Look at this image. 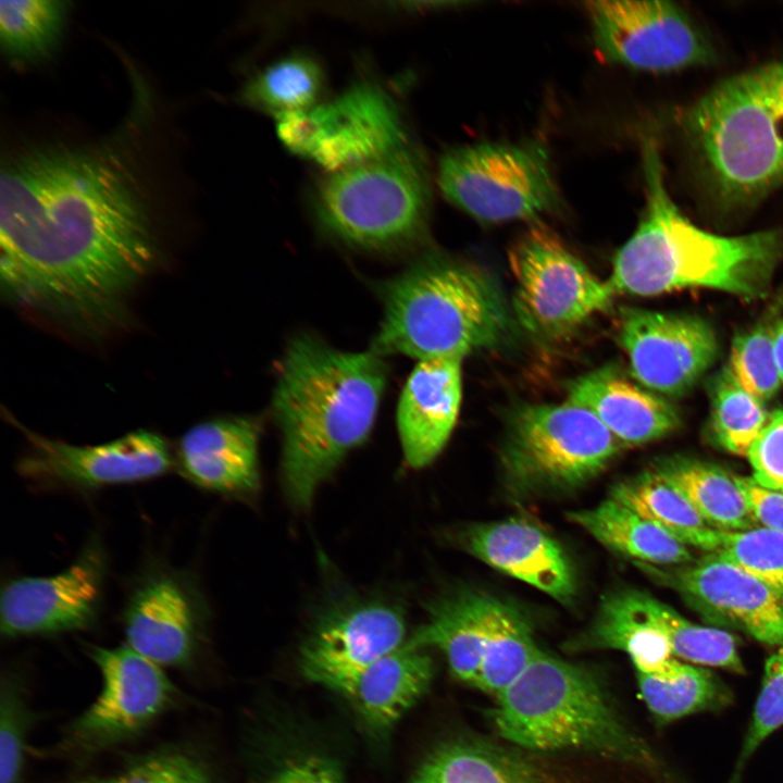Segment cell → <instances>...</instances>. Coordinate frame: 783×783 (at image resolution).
Here are the masks:
<instances>
[{"label":"cell","instance_id":"15","mask_svg":"<svg viewBox=\"0 0 783 783\" xmlns=\"http://www.w3.org/2000/svg\"><path fill=\"white\" fill-rule=\"evenodd\" d=\"M105 569L104 549L92 539L54 575L9 581L1 591V634L52 635L91 627L101 608Z\"/></svg>","mask_w":783,"mask_h":783},{"label":"cell","instance_id":"8","mask_svg":"<svg viewBox=\"0 0 783 783\" xmlns=\"http://www.w3.org/2000/svg\"><path fill=\"white\" fill-rule=\"evenodd\" d=\"M625 447L588 410L564 402L527 405L510 418L501 465L520 496L580 487Z\"/></svg>","mask_w":783,"mask_h":783},{"label":"cell","instance_id":"41","mask_svg":"<svg viewBox=\"0 0 783 783\" xmlns=\"http://www.w3.org/2000/svg\"><path fill=\"white\" fill-rule=\"evenodd\" d=\"M111 783H215L209 767L182 749H162L139 758Z\"/></svg>","mask_w":783,"mask_h":783},{"label":"cell","instance_id":"45","mask_svg":"<svg viewBox=\"0 0 783 783\" xmlns=\"http://www.w3.org/2000/svg\"><path fill=\"white\" fill-rule=\"evenodd\" d=\"M774 359L783 384V319L776 322L773 335Z\"/></svg>","mask_w":783,"mask_h":783},{"label":"cell","instance_id":"34","mask_svg":"<svg viewBox=\"0 0 783 783\" xmlns=\"http://www.w3.org/2000/svg\"><path fill=\"white\" fill-rule=\"evenodd\" d=\"M67 2L13 0L0 3V44L13 61L44 60L57 46L64 25Z\"/></svg>","mask_w":783,"mask_h":783},{"label":"cell","instance_id":"46","mask_svg":"<svg viewBox=\"0 0 783 783\" xmlns=\"http://www.w3.org/2000/svg\"><path fill=\"white\" fill-rule=\"evenodd\" d=\"M75 783H111V778L110 779L85 780V781H79V782H75Z\"/></svg>","mask_w":783,"mask_h":783},{"label":"cell","instance_id":"32","mask_svg":"<svg viewBox=\"0 0 783 783\" xmlns=\"http://www.w3.org/2000/svg\"><path fill=\"white\" fill-rule=\"evenodd\" d=\"M636 676L643 700L661 723L694 713L718 711L733 700L729 686L713 672L681 661L669 676L637 672Z\"/></svg>","mask_w":783,"mask_h":783},{"label":"cell","instance_id":"1","mask_svg":"<svg viewBox=\"0 0 783 783\" xmlns=\"http://www.w3.org/2000/svg\"><path fill=\"white\" fill-rule=\"evenodd\" d=\"M0 246L9 301L92 338L124 324L160 258L134 173L96 148H30L3 163Z\"/></svg>","mask_w":783,"mask_h":783},{"label":"cell","instance_id":"35","mask_svg":"<svg viewBox=\"0 0 783 783\" xmlns=\"http://www.w3.org/2000/svg\"><path fill=\"white\" fill-rule=\"evenodd\" d=\"M646 609L652 624L668 639L673 656L696 664L744 673L736 639L730 633L693 623L647 594Z\"/></svg>","mask_w":783,"mask_h":783},{"label":"cell","instance_id":"31","mask_svg":"<svg viewBox=\"0 0 783 783\" xmlns=\"http://www.w3.org/2000/svg\"><path fill=\"white\" fill-rule=\"evenodd\" d=\"M539 650L522 612L493 598L476 687L496 697L523 673Z\"/></svg>","mask_w":783,"mask_h":783},{"label":"cell","instance_id":"42","mask_svg":"<svg viewBox=\"0 0 783 783\" xmlns=\"http://www.w3.org/2000/svg\"><path fill=\"white\" fill-rule=\"evenodd\" d=\"M746 457L758 484L783 493V409L770 412Z\"/></svg>","mask_w":783,"mask_h":783},{"label":"cell","instance_id":"33","mask_svg":"<svg viewBox=\"0 0 783 783\" xmlns=\"http://www.w3.org/2000/svg\"><path fill=\"white\" fill-rule=\"evenodd\" d=\"M324 87L320 64L304 54L281 59L251 77L244 86V104L275 117L318 104Z\"/></svg>","mask_w":783,"mask_h":783},{"label":"cell","instance_id":"36","mask_svg":"<svg viewBox=\"0 0 783 783\" xmlns=\"http://www.w3.org/2000/svg\"><path fill=\"white\" fill-rule=\"evenodd\" d=\"M710 393L713 439L731 453L747 456L770 415L765 402L745 390L726 368L712 382Z\"/></svg>","mask_w":783,"mask_h":783},{"label":"cell","instance_id":"13","mask_svg":"<svg viewBox=\"0 0 783 783\" xmlns=\"http://www.w3.org/2000/svg\"><path fill=\"white\" fill-rule=\"evenodd\" d=\"M597 50L609 61L647 72L704 65L713 50L688 13L670 1L586 3Z\"/></svg>","mask_w":783,"mask_h":783},{"label":"cell","instance_id":"9","mask_svg":"<svg viewBox=\"0 0 783 783\" xmlns=\"http://www.w3.org/2000/svg\"><path fill=\"white\" fill-rule=\"evenodd\" d=\"M438 184L451 203L490 223L531 220L558 202L548 153L533 144L453 148L439 161Z\"/></svg>","mask_w":783,"mask_h":783},{"label":"cell","instance_id":"29","mask_svg":"<svg viewBox=\"0 0 783 783\" xmlns=\"http://www.w3.org/2000/svg\"><path fill=\"white\" fill-rule=\"evenodd\" d=\"M609 497L630 507L686 546L709 554L719 548L720 531L708 525L687 498L655 468L618 482Z\"/></svg>","mask_w":783,"mask_h":783},{"label":"cell","instance_id":"14","mask_svg":"<svg viewBox=\"0 0 783 783\" xmlns=\"http://www.w3.org/2000/svg\"><path fill=\"white\" fill-rule=\"evenodd\" d=\"M8 418L29 443L17 471L41 485L96 489L151 480L175 468L169 443L152 431L136 430L104 444L77 446L33 432L9 413Z\"/></svg>","mask_w":783,"mask_h":783},{"label":"cell","instance_id":"26","mask_svg":"<svg viewBox=\"0 0 783 783\" xmlns=\"http://www.w3.org/2000/svg\"><path fill=\"white\" fill-rule=\"evenodd\" d=\"M568 646L575 651L621 650L637 673L656 676L667 675L675 660L668 639L648 617L646 594L636 589L608 594L592 625Z\"/></svg>","mask_w":783,"mask_h":783},{"label":"cell","instance_id":"39","mask_svg":"<svg viewBox=\"0 0 783 783\" xmlns=\"http://www.w3.org/2000/svg\"><path fill=\"white\" fill-rule=\"evenodd\" d=\"M783 724V645L765 663L761 688L755 704L750 724L744 738L734 780L760 744Z\"/></svg>","mask_w":783,"mask_h":783},{"label":"cell","instance_id":"37","mask_svg":"<svg viewBox=\"0 0 783 783\" xmlns=\"http://www.w3.org/2000/svg\"><path fill=\"white\" fill-rule=\"evenodd\" d=\"M763 321L738 334L732 343L726 370L749 394L766 402L780 389L773 335L776 322Z\"/></svg>","mask_w":783,"mask_h":783},{"label":"cell","instance_id":"5","mask_svg":"<svg viewBox=\"0 0 783 783\" xmlns=\"http://www.w3.org/2000/svg\"><path fill=\"white\" fill-rule=\"evenodd\" d=\"M493 720L504 739L532 753L577 751L648 770L660 766L589 670L542 649L496 696Z\"/></svg>","mask_w":783,"mask_h":783},{"label":"cell","instance_id":"18","mask_svg":"<svg viewBox=\"0 0 783 783\" xmlns=\"http://www.w3.org/2000/svg\"><path fill=\"white\" fill-rule=\"evenodd\" d=\"M405 642L398 607L357 604L318 623L300 649L299 666L306 679L340 694L361 671Z\"/></svg>","mask_w":783,"mask_h":783},{"label":"cell","instance_id":"43","mask_svg":"<svg viewBox=\"0 0 783 783\" xmlns=\"http://www.w3.org/2000/svg\"><path fill=\"white\" fill-rule=\"evenodd\" d=\"M263 783H346L340 762L315 750L293 753L282 759Z\"/></svg>","mask_w":783,"mask_h":783},{"label":"cell","instance_id":"7","mask_svg":"<svg viewBox=\"0 0 783 783\" xmlns=\"http://www.w3.org/2000/svg\"><path fill=\"white\" fill-rule=\"evenodd\" d=\"M430 188L420 159L407 146L373 161L327 173L313 192L319 223L358 247L388 249L422 233Z\"/></svg>","mask_w":783,"mask_h":783},{"label":"cell","instance_id":"21","mask_svg":"<svg viewBox=\"0 0 783 783\" xmlns=\"http://www.w3.org/2000/svg\"><path fill=\"white\" fill-rule=\"evenodd\" d=\"M463 547L488 566L564 605L576 593L572 564L559 543L521 519L476 524L462 535Z\"/></svg>","mask_w":783,"mask_h":783},{"label":"cell","instance_id":"12","mask_svg":"<svg viewBox=\"0 0 783 783\" xmlns=\"http://www.w3.org/2000/svg\"><path fill=\"white\" fill-rule=\"evenodd\" d=\"M101 675L95 701L65 731L64 747L96 753L137 736L173 703L175 686L163 668L127 645H86Z\"/></svg>","mask_w":783,"mask_h":783},{"label":"cell","instance_id":"40","mask_svg":"<svg viewBox=\"0 0 783 783\" xmlns=\"http://www.w3.org/2000/svg\"><path fill=\"white\" fill-rule=\"evenodd\" d=\"M29 724L30 713L17 682L3 678L0 696V783H18Z\"/></svg>","mask_w":783,"mask_h":783},{"label":"cell","instance_id":"22","mask_svg":"<svg viewBox=\"0 0 783 783\" xmlns=\"http://www.w3.org/2000/svg\"><path fill=\"white\" fill-rule=\"evenodd\" d=\"M462 358L420 360L402 389L397 428L406 462L430 464L447 444L462 398Z\"/></svg>","mask_w":783,"mask_h":783},{"label":"cell","instance_id":"19","mask_svg":"<svg viewBox=\"0 0 783 783\" xmlns=\"http://www.w3.org/2000/svg\"><path fill=\"white\" fill-rule=\"evenodd\" d=\"M680 594L712 623L733 626L756 641L783 645V593L729 562L708 554L664 573Z\"/></svg>","mask_w":783,"mask_h":783},{"label":"cell","instance_id":"44","mask_svg":"<svg viewBox=\"0 0 783 783\" xmlns=\"http://www.w3.org/2000/svg\"><path fill=\"white\" fill-rule=\"evenodd\" d=\"M734 477L757 525L783 533V493L761 486L751 476Z\"/></svg>","mask_w":783,"mask_h":783},{"label":"cell","instance_id":"16","mask_svg":"<svg viewBox=\"0 0 783 783\" xmlns=\"http://www.w3.org/2000/svg\"><path fill=\"white\" fill-rule=\"evenodd\" d=\"M616 334L633 376L668 396L687 391L710 368L719 350L713 328L697 315L622 307Z\"/></svg>","mask_w":783,"mask_h":783},{"label":"cell","instance_id":"23","mask_svg":"<svg viewBox=\"0 0 783 783\" xmlns=\"http://www.w3.org/2000/svg\"><path fill=\"white\" fill-rule=\"evenodd\" d=\"M567 402L592 412L625 448L657 440L680 422L668 401L627 381L614 365L575 378Z\"/></svg>","mask_w":783,"mask_h":783},{"label":"cell","instance_id":"17","mask_svg":"<svg viewBox=\"0 0 783 783\" xmlns=\"http://www.w3.org/2000/svg\"><path fill=\"white\" fill-rule=\"evenodd\" d=\"M208 618L206 599L190 574L152 568L124 607L126 645L162 668H185L195 660Z\"/></svg>","mask_w":783,"mask_h":783},{"label":"cell","instance_id":"10","mask_svg":"<svg viewBox=\"0 0 783 783\" xmlns=\"http://www.w3.org/2000/svg\"><path fill=\"white\" fill-rule=\"evenodd\" d=\"M515 281L513 309L522 327L557 338L610 307L614 295L549 229L532 227L509 251Z\"/></svg>","mask_w":783,"mask_h":783},{"label":"cell","instance_id":"24","mask_svg":"<svg viewBox=\"0 0 783 783\" xmlns=\"http://www.w3.org/2000/svg\"><path fill=\"white\" fill-rule=\"evenodd\" d=\"M411 783H576L543 754L486 739L442 743L422 762Z\"/></svg>","mask_w":783,"mask_h":783},{"label":"cell","instance_id":"25","mask_svg":"<svg viewBox=\"0 0 783 783\" xmlns=\"http://www.w3.org/2000/svg\"><path fill=\"white\" fill-rule=\"evenodd\" d=\"M425 650L405 642L366 667L340 693L374 738L384 739L430 686L434 667Z\"/></svg>","mask_w":783,"mask_h":783},{"label":"cell","instance_id":"6","mask_svg":"<svg viewBox=\"0 0 783 783\" xmlns=\"http://www.w3.org/2000/svg\"><path fill=\"white\" fill-rule=\"evenodd\" d=\"M509 328L505 298L485 272L428 258L386 288L372 351L420 360L464 358L496 346Z\"/></svg>","mask_w":783,"mask_h":783},{"label":"cell","instance_id":"20","mask_svg":"<svg viewBox=\"0 0 783 783\" xmlns=\"http://www.w3.org/2000/svg\"><path fill=\"white\" fill-rule=\"evenodd\" d=\"M256 420L225 417L189 427L175 448V468L195 486L234 498L260 487Z\"/></svg>","mask_w":783,"mask_h":783},{"label":"cell","instance_id":"28","mask_svg":"<svg viewBox=\"0 0 783 783\" xmlns=\"http://www.w3.org/2000/svg\"><path fill=\"white\" fill-rule=\"evenodd\" d=\"M568 519L607 548L638 562L668 566L692 561L688 546L611 497L591 509L569 512Z\"/></svg>","mask_w":783,"mask_h":783},{"label":"cell","instance_id":"27","mask_svg":"<svg viewBox=\"0 0 783 783\" xmlns=\"http://www.w3.org/2000/svg\"><path fill=\"white\" fill-rule=\"evenodd\" d=\"M492 600L493 597L475 591L446 595L430 607L426 622L406 643L440 650L453 676L476 687Z\"/></svg>","mask_w":783,"mask_h":783},{"label":"cell","instance_id":"4","mask_svg":"<svg viewBox=\"0 0 783 783\" xmlns=\"http://www.w3.org/2000/svg\"><path fill=\"white\" fill-rule=\"evenodd\" d=\"M683 129L722 206L783 188V59L720 80L687 109Z\"/></svg>","mask_w":783,"mask_h":783},{"label":"cell","instance_id":"11","mask_svg":"<svg viewBox=\"0 0 783 783\" xmlns=\"http://www.w3.org/2000/svg\"><path fill=\"white\" fill-rule=\"evenodd\" d=\"M284 146L328 173L360 165L406 146L397 107L378 86L357 84L326 103L282 114Z\"/></svg>","mask_w":783,"mask_h":783},{"label":"cell","instance_id":"3","mask_svg":"<svg viewBox=\"0 0 783 783\" xmlns=\"http://www.w3.org/2000/svg\"><path fill=\"white\" fill-rule=\"evenodd\" d=\"M646 206L637 228L614 257L612 294L657 296L710 288L746 300L765 297L783 259V229L721 236L692 223L667 190L661 158L644 144Z\"/></svg>","mask_w":783,"mask_h":783},{"label":"cell","instance_id":"2","mask_svg":"<svg viewBox=\"0 0 783 783\" xmlns=\"http://www.w3.org/2000/svg\"><path fill=\"white\" fill-rule=\"evenodd\" d=\"M386 377L372 350L341 351L306 335L290 343L273 412L283 435L284 487L296 507H309L320 485L369 436Z\"/></svg>","mask_w":783,"mask_h":783},{"label":"cell","instance_id":"30","mask_svg":"<svg viewBox=\"0 0 783 783\" xmlns=\"http://www.w3.org/2000/svg\"><path fill=\"white\" fill-rule=\"evenodd\" d=\"M655 469L687 498L711 527L722 532L758 527L734 475L723 469L682 457L662 460Z\"/></svg>","mask_w":783,"mask_h":783},{"label":"cell","instance_id":"38","mask_svg":"<svg viewBox=\"0 0 783 783\" xmlns=\"http://www.w3.org/2000/svg\"><path fill=\"white\" fill-rule=\"evenodd\" d=\"M713 554L783 593V533L759 526L720 531L719 548Z\"/></svg>","mask_w":783,"mask_h":783}]
</instances>
